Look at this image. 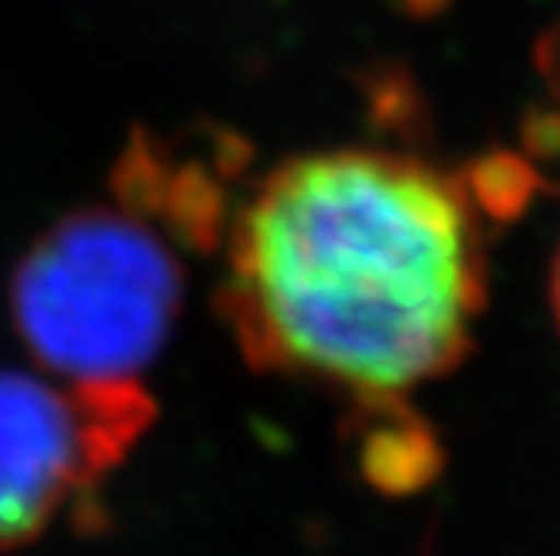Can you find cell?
<instances>
[{
    "label": "cell",
    "mask_w": 560,
    "mask_h": 556,
    "mask_svg": "<svg viewBox=\"0 0 560 556\" xmlns=\"http://www.w3.org/2000/svg\"><path fill=\"white\" fill-rule=\"evenodd\" d=\"M182 304L171 246L124 210L58 221L11 282V315L30 354L69 383H138Z\"/></svg>",
    "instance_id": "7a4b0ae2"
},
{
    "label": "cell",
    "mask_w": 560,
    "mask_h": 556,
    "mask_svg": "<svg viewBox=\"0 0 560 556\" xmlns=\"http://www.w3.org/2000/svg\"><path fill=\"white\" fill-rule=\"evenodd\" d=\"M481 304L467 196L405 156L285 163L232 232L229 315L249 358L369 398L448 372Z\"/></svg>",
    "instance_id": "6da1fadb"
},
{
    "label": "cell",
    "mask_w": 560,
    "mask_h": 556,
    "mask_svg": "<svg viewBox=\"0 0 560 556\" xmlns=\"http://www.w3.org/2000/svg\"><path fill=\"white\" fill-rule=\"evenodd\" d=\"M470 181H474V199L495 217L521 214L528 206L532 192L539 188L535 170L517 156H488L485 163H478V174Z\"/></svg>",
    "instance_id": "277c9868"
},
{
    "label": "cell",
    "mask_w": 560,
    "mask_h": 556,
    "mask_svg": "<svg viewBox=\"0 0 560 556\" xmlns=\"http://www.w3.org/2000/svg\"><path fill=\"white\" fill-rule=\"evenodd\" d=\"M550 297H553V315H557V326H560V250L553 260V279H550Z\"/></svg>",
    "instance_id": "5b68a950"
},
{
    "label": "cell",
    "mask_w": 560,
    "mask_h": 556,
    "mask_svg": "<svg viewBox=\"0 0 560 556\" xmlns=\"http://www.w3.org/2000/svg\"><path fill=\"white\" fill-rule=\"evenodd\" d=\"M152 419L138 383L0 369V549L40 539L98 488Z\"/></svg>",
    "instance_id": "3957f363"
}]
</instances>
